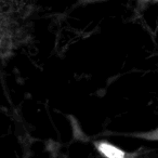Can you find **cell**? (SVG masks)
<instances>
[{"label":"cell","instance_id":"cell-1","mask_svg":"<svg viewBox=\"0 0 158 158\" xmlns=\"http://www.w3.org/2000/svg\"><path fill=\"white\" fill-rule=\"evenodd\" d=\"M98 148L107 158H125V153L123 151L108 143H100L98 145Z\"/></svg>","mask_w":158,"mask_h":158}]
</instances>
